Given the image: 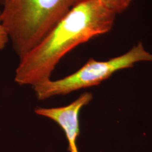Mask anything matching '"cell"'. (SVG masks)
<instances>
[{
    "instance_id": "1",
    "label": "cell",
    "mask_w": 152,
    "mask_h": 152,
    "mask_svg": "<svg viewBox=\"0 0 152 152\" xmlns=\"http://www.w3.org/2000/svg\"><path fill=\"white\" fill-rule=\"evenodd\" d=\"M116 14L100 0H82L19 59L15 81L31 85L50 80L60 60L77 46L109 32Z\"/></svg>"
},
{
    "instance_id": "2",
    "label": "cell",
    "mask_w": 152,
    "mask_h": 152,
    "mask_svg": "<svg viewBox=\"0 0 152 152\" xmlns=\"http://www.w3.org/2000/svg\"><path fill=\"white\" fill-rule=\"evenodd\" d=\"M82 0H0V19L19 59Z\"/></svg>"
},
{
    "instance_id": "3",
    "label": "cell",
    "mask_w": 152,
    "mask_h": 152,
    "mask_svg": "<svg viewBox=\"0 0 152 152\" xmlns=\"http://www.w3.org/2000/svg\"><path fill=\"white\" fill-rule=\"evenodd\" d=\"M152 54L139 42L125 54L100 61L90 59L81 68L69 76L56 80L38 83L33 87L38 100L56 95H64L76 90L98 85L116 71L132 67L140 61H151Z\"/></svg>"
},
{
    "instance_id": "4",
    "label": "cell",
    "mask_w": 152,
    "mask_h": 152,
    "mask_svg": "<svg viewBox=\"0 0 152 152\" xmlns=\"http://www.w3.org/2000/svg\"><path fill=\"white\" fill-rule=\"evenodd\" d=\"M92 99L91 93L85 92L68 105L51 108L38 107L34 112L36 114L47 117L58 124L65 133L68 142V151L78 152L77 140L80 132L79 114L81 109L89 103Z\"/></svg>"
},
{
    "instance_id": "5",
    "label": "cell",
    "mask_w": 152,
    "mask_h": 152,
    "mask_svg": "<svg viewBox=\"0 0 152 152\" xmlns=\"http://www.w3.org/2000/svg\"><path fill=\"white\" fill-rule=\"evenodd\" d=\"M109 9L116 15L125 11L130 5L132 0H100Z\"/></svg>"
},
{
    "instance_id": "6",
    "label": "cell",
    "mask_w": 152,
    "mask_h": 152,
    "mask_svg": "<svg viewBox=\"0 0 152 152\" xmlns=\"http://www.w3.org/2000/svg\"><path fill=\"white\" fill-rule=\"evenodd\" d=\"M10 40L8 33L0 19V50L4 49Z\"/></svg>"
},
{
    "instance_id": "7",
    "label": "cell",
    "mask_w": 152,
    "mask_h": 152,
    "mask_svg": "<svg viewBox=\"0 0 152 152\" xmlns=\"http://www.w3.org/2000/svg\"><path fill=\"white\" fill-rule=\"evenodd\" d=\"M0 15H1V9H0Z\"/></svg>"
}]
</instances>
